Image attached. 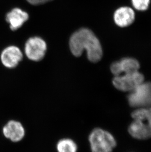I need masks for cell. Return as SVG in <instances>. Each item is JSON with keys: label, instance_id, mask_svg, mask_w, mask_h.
<instances>
[{"label": "cell", "instance_id": "obj_1", "mask_svg": "<svg viewBox=\"0 0 151 152\" xmlns=\"http://www.w3.org/2000/svg\"><path fill=\"white\" fill-rule=\"evenodd\" d=\"M69 47L72 53L76 57L81 56L86 50L87 58L92 63L99 62L103 56L100 41L92 31L87 28L80 29L72 35Z\"/></svg>", "mask_w": 151, "mask_h": 152}, {"label": "cell", "instance_id": "obj_3", "mask_svg": "<svg viewBox=\"0 0 151 152\" xmlns=\"http://www.w3.org/2000/svg\"><path fill=\"white\" fill-rule=\"evenodd\" d=\"M92 152H111L116 142L110 133L100 128L94 129L89 135Z\"/></svg>", "mask_w": 151, "mask_h": 152}, {"label": "cell", "instance_id": "obj_14", "mask_svg": "<svg viewBox=\"0 0 151 152\" xmlns=\"http://www.w3.org/2000/svg\"><path fill=\"white\" fill-rule=\"evenodd\" d=\"M110 70L111 72L115 76H119L122 74L120 63L119 61L114 62L111 64Z\"/></svg>", "mask_w": 151, "mask_h": 152}, {"label": "cell", "instance_id": "obj_5", "mask_svg": "<svg viewBox=\"0 0 151 152\" xmlns=\"http://www.w3.org/2000/svg\"><path fill=\"white\" fill-rule=\"evenodd\" d=\"M143 75L139 72L126 73L115 76L113 80L114 87L122 91H131L144 81Z\"/></svg>", "mask_w": 151, "mask_h": 152}, {"label": "cell", "instance_id": "obj_10", "mask_svg": "<svg viewBox=\"0 0 151 152\" xmlns=\"http://www.w3.org/2000/svg\"><path fill=\"white\" fill-rule=\"evenodd\" d=\"M29 19V15L19 8H15L7 14L6 20L12 31L17 30Z\"/></svg>", "mask_w": 151, "mask_h": 152}, {"label": "cell", "instance_id": "obj_7", "mask_svg": "<svg viewBox=\"0 0 151 152\" xmlns=\"http://www.w3.org/2000/svg\"><path fill=\"white\" fill-rule=\"evenodd\" d=\"M21 51L17 46H8L1 52V60L6 68L13 69L18 66L23 59Z\"/></svg>", "mask_w": 151, "mask_h": 152}, {"label": "cell", "instance_id": "obj_6", "mask_svg": "<svg viewBox=\"0 0 151 152\" xmlns=\"http://www.w3.org/2000/svg\"><path fill=\"white\" fill-rule=\"evenodd\" d=\"M47 51V45L43 39L39 37H31L26 42L25 52L28 59L38 62L43 59Z\"/></svg>", "mask_w": 151, "mask_h": 152}, {"label": "cell", "instance_id": "obj_2", "mask_svg": "<svg viewBox=\"0 0 151 152\" xmlns=\"http://www.w3.org/2000/svg\"><path fill=\"white\" fill-rule=\"evenodd\" d=\"M131 117L134 121L128 127L130 134L138 139L151 137V108L136 110Z\"/></svg>", "mask_w": 151, "mask_h": 152}, {"label": "cell", "instance_id": "obj_11", "mask_svg": "<svg viewBox=\"0 0 151 152\" xmlns=\"http://www.w3.org/2000/svg\"><path fill=\"white\" fill-rule=\"evenodd\" d=\"M122 73H130L137 72L140 68L138 61L133 58H124L119 61Z\"/></svg>", "mask_w": 151, "mask_h": 152}, {"label": "cell", "instance_id": "obj_13", "mask_svg": "<svg viewBox=\"0 0 151 152\" xmlns=\"http://www.w3.org/2000/svg\"><path fill=\"white\" fill-rule=\"evenodd\" d=\"M133 7L138 11H145L148 9L150 0H131Z\"/></svg>", "mask_w": 151, "mask_h": 152}, {"label": "cell", "instance_id": "obj_8", "mask_svg": "<svg viewBox=\"0 0 151 152\" xmlns=\"http://www.w3.org/2000/svg\"><path fill=\"white\" fill-rule=\"evenodd\" d=\"M3 132L6 138L14 142L22 140L25 135V130L22 124L15 120L8 122L4 126Z\"/></svg>", "mask_w": 151, "mask_h": 152}, {"label": "cell", "instance_id": "obj_15", "mask_svg": "<svg viewBox=\"0 0 151 152\" xmlns=\"http://www.w3.org/2000/svg\"><path fill=\"white\" fill-rule=\"evenodd\" d=\"M29 3L33 5H39L44 3L51 1L52 0H27Z\"/></svg>", "mask_w": 151, "mask_h": 152}, {"label": "cell", "instance_id": "obj_4", "mask_svg": "<svg viewBox=\"0 0 151 152\" xmlns=\"http://www.w3.org/2000/svg\"><path fill=\"white\" fill-rule=\"evenodd\" d=\"M128 103L134 107L151 106V83L146 82L138 85L128 96Z\"/></svg>", "mask_w": 151, "mask_h": 152}, {"label": "cell", "instance_id": "obj_12", "mask_svg": "<svg viewBox=\"0 0 151 152\" xmlns=\"http://www.w3.org/2000/svg\"><path fill=\"white\" fill-rule=\"evenodd\" d=\"M57 149L58 152H77L78 147L71 139L63 138L57 143Z\"/></svg>", "mask_w": 151, "mask_h": 152}, {"label": "cell", "instance_id": "obj_9", "mask_svg": "<svg viewBox=\"0 0 151 152\" xmlns=\"http://www.w3.org/2000/svg\"><path fill=\"white\" fill-rule=\"evenodd\" d=\"M114 22L119 27H127L135 20V12L131 7H122L117 9L113 15Z\"/></svg>", "mask_w": 151, "mask_h": 152}]
</instances>
